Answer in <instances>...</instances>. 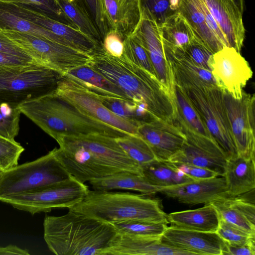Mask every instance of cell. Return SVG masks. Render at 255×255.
Wrapping results in <instances>:
<instances>
[{"mask_svg":"<svg viewBox=\"0 0 255 255\" xmlns=\"http://www.w3.org/2000/svg\"><path fill=\"white\" fill-rule=\"evenodd\" d=\"M208 203L216 210L220 219L251 234L255 235V226L250 223L231 205L228 196L215 197Z\"/></svg>","mask_w":255,"mask_h":255,"instance_id":"cell-34","label":"cell"},{"mask_svg":"<svg viewBox=\"0 0 255 255\" xmlns=\"http://www.w3.org/2000/svg\"><path fill=\"white\" fill-rule=\"evenodd\" d=\"M33 64H40L34 61L18 56L0 52V67H24Z\"/></svg>","mask_w":255,"mask_h":255,"instance_id":"cell-49","label":"cell"},{"mask_svg":"<svg viewBox=\"0 0 255 255\" xmlns=\"http://www.w3.org/2000/svg\"><path fill=\"white\" fill-rule=\"evenodd\" d=\"M62 73L41 64L0 67V105L18 107L25 102L55 93Z\"/></svg>","mask_w":255,"mask_h":255,"instance_id":"cell-6","label":"cell"},{"mask_svg":"<svg viewBox=\"0 0 255 255\" xmlns=\"http://www.w3.org/2000/svg\"><path fill=\"white\" fill-rule=\"evenodd\" d=\"M97 96L102 104L115 114L136 122L135 104L133 101L117 97Z\"/></svg>","mask_w":255,"mask_h":255,"instance_id":"cell-42","label":"cell"},{"mask_svg":"<svg viewBox=\"0 0 255 255\" xmlns=\"http://www.w3.org/2000/svg\"><path fill=\"white\" fill-rule=\"evenodd\" d=\"M163 46L174 84L185 90L217 86L210 71L195 65L182 50L164 43Z\"/></svg>","mask_w":255,"mask_h":255,"instance_id":"cell-20","label":"cell"},{"mask_svg":"<svg viewBox=\"0 0 255 255\" xmlns=\"http://www.w3.org/2000/svg\"><path fill=\"white\" fill-rule=\"evenodd\" d=\"M216 232L225 242L228 244H245L255 241V235L251 234L221 219Z\"/></svg>","mask_w":255,"mask_h":255,"instance_id":"cell-41","label":"cell"},{"mask_svg":"<svg viewBox=\"0 0 255 255\" xmlns=\"http://www.w3.org/2000/svg\"><path fill=\"white\" fill-rule=\"evenodd\" d=\"M117 233L139 237H160L167 228V224L138 220L122 221L112 224Z\"/></svg>","mask_w":255,"mask_h":255,"instance_id":"cell-35","label":"cell"},{"mask_svg":"<svg viewBox=\"0 0 255 255\" xmlns=\"http://www.w3.org/2000/svg\"><path fill=\"white\" fill-rule=\"evenodd\" d=\"M56 155L67 171L81 182L120 172L141 175V167L124 151L115 138L99 134L62 135L56 140Z\"/></svg>","mask_w":255,"mask_h":255,"instance_id":"cell-1","label":"cell"},{"mask_svg":"<svg viewBox=\"0 0 255 255\" xmlns=\"http://www.w3.org/2000/svg\"><path fill=\"white\" fill-rule=\"evenodd\" d=\"M70 176L57 159L55 148L32 161L3 171L0 178V200L35 192Z\"/></svg>","mask_w":255,"mask_h":255,"instance_id":"cell-7","label":"cell"},{"mask_svg":"<svg viewBox=\"0 0 255 255\" xmlns=\"http://www.w3.org/2000/svg\"><path fill=\"white\" fill-rule=\"evenodd\" d=\"M141 170V176L149 184L161 188L195 180L169 161L155 159L142 166Z\"/></svg>","mask_w":255,"mask_h":255,"instance_id":"cell-29","label":"cell"},{"mask_svg":"<svg viewBox=\"0 0 255 255\" xmlns=\"http://www.w3.org/2000/svg\"><path fill=\"white\" fill-rule=\"evenodd\" d=\"M137 134L149 145L156 158L168 161L181 148L185 138L175 121L155 119L139 125Z\"/></svg>","mask_w":255,"mask_h":255,"instance_id":"cell-17","label":"cell"},{"mask_svg":"<svg viewBox=\"0 0 255 255\" xmlns=\"http://www.w3.org/2000/svg\"><path fill=\"white\" fill-rule=\"evenodd\" d=\"M60 216H46L44 239L57 255H106L117 231L107 223L68 209Z\"/></svg>","mask_w":255,"mask_h":255,"instance_id":"cell-3","label":"cell"},{"mask_svg":"<svg viewBox=\"0 0 255 255\" xmlns=\"http://www.w3.org/2000/svg\"><path fill=\"white\" fill-rule=\"evenodd\" d=\"M103 48L109 55L115 57H121L124 53L123 40L115 32L109 31L103 40Z\"/></svg>","mask_w":255,"mask_h":255,"instance_id":"cell-45","label":"cell"},{"mask_svg":"<svg viewBox=\"0 0 255 255\" xmlns=\"http://www.w3.org/2000/svg\"><path fill=\"white\" fill-rule=\"evenodd\" d=\"M175 167L193 180H200L218 176L215 172L190 164L171 162Z\"/></svg>","mask_w":255,"mask_h":255,"instance_id":"cell-46","label":"cell"},{"mask_svg":"<svg viewBox=\"0 0 255 255\" xmlns=\"http://www.w3.org/2000/svg\"><path fill=\"white\" fill-rule=\"evenodd\" d=\"M29 255L28 251L14 245H8L5 247H0V255Z\"/></svg>","mask_w":255,"mask_h":255,"instance_id":"cell-51","label":"cell"},{"mask_svg":"<svg viewBox=\"0 0 255 255\" xmlns=\"http://www.w3.org/2000/svg\"><path fill=\"white\" fill-rule=\"evenodd\" d=\"M223 177L228 196H237L255 189V158L238 156L228 160Z\"/></svg>","mask_w":255,"mask_h":255,"instance_id":"cell-24","label":"cell"},{"mask_svg":"<svg viewBox=\"0 0 255 255\" xmlns=\"http://www.w3.org/2000/svg\"><path fill=\"white\" fill-rule=\"evenodd\" d=\"M0 32L39 64L62 74L91 61V55L45 38L8 30Z\"/></svg>","mask_w":255,"mask_h":255,"instance_id":"cell-9","label":"cell"},{"mask_svg":"<svg viewBox=\"0 0 255 255\" xmlns=\"http://www.w3.org/2000/svg\"><path fill=\"white\" fill-rule=\"evenodd\" d=\"M88 186L73 176L33 192L10 196L0 201L31 214L49 212L56 208H70L81 201Z\"/></svg>","mask_w":255,"mask_h":255,"instance_id":"cell-10","label":"cell"},{"mask_svg":"<svg viewBox=\"0 0 255 255\" xmlns=\"http://www.w3.org/2000/svg\"><path fill=\"white\" fill-rule=\"evenodd\" d=\"M89 65L119 87L132 101L145 103L155 118L175 120V105L167 90L155 76L123 55L115 57L103 48L99 49L91 55Z\"/></svg>","mask_w":255,"mask_h":255,"instance_id":"cell-2","label":"cell"},{"mask_svg":"<svg viewBox=\"0 0 255 255\" xmlns=\"http://www.w3.org/2000/svg\"><path fill=\"white\" fill-rule=\"evenodd\" d=\"M223 93L238 155L245 159L255 158V95L244 91L242 98L237 99Z\"/></svg>","mask_w":255,"mask_h":255,"instance_id":"cell-12","label":"cell"},{"mask_svg":"<svg viewBox=\"0 0 255 255\" xmlns=\"http://www.w3.org/2000/svg\"><path fill=\"white\" fill-rule=\"evenodd\" d=\"M225 243V247L223 255H255V241L245 244H231L226 242Z\"/></svg>","mask_w":255,"mask_h":255,"instance_id":"cell-50","label":"cell"},{"mask_svg":"<svg viewBox=\"0 0 255 255\" xmlns=\"http://www.w3.org/2000/svg\"><path fill=\"white\" fill-rule=\"evenodd\" d=\"M123 42L124 50L123 55L132 63L156 77L147 52L137 38L131 35L124 39Z\"/></svg>","mask_w":255,"mask_h":255,"instance_id":"cell-37","label":"cell"},{"mask_svg":"<svg viewBox=\"0 0 255 255\" xmlns=\"http://www.w3.org/2000/svg\"><path fill=\"white\" fill-rule=\"evenodd\" d=\"M65 14L82 33L103 47V39L92 17L81 0H57Z\"/></svg>","mask_w":255,"mask_h":255,"instance_id":"cell-31","label":"cell"},{"mask_svg":"<svg viewBox=\"0 0 255 255\" xmlns=\"http://www.w3.org/2000/svg\"><path fill=\"white\" fill-rule=\"evenodd\" d=\"M63 75L96 95L131 100L119 87L93 69L89 64L77 67Z\"/></svg>","mask_w":255,"mask_h":255,"instance_id":"cell-27","label":"cell"},{"mask_svg":"<svg viewBox=\"0 0 255 255\" xmlns=\"http://www.w3.org/2000/svg\"><path fill=\"white\" fill-rule=\"evenodd\" d=\"M179 12L187 21L195 36L213 53L225 47L208 26L201 0H181Z\"/></svg>","mask_w":255,"mask_h":255,"instance_id":"cell-26","label":"cell"},{"mask_svg":"<svg viewBox=\"0 0 255 255\" xmlns=\"http://www.w3.org/2000/svg\"><path fill=\"white\" fill-rule=\"evenodd\" d=\"M3 172V171L2 170L0 169V177H1V176L2 175V174Z\"/></svg>","mask_w":255,"mask_h":255,"instance_id":"cell-53","label":"cell"},{"mask_svg":"<svg viewBox=\"0 0 255 255\" xmlns=\"http://www.w3.org/2000/svg\"><path fill=\"white\" fill-rule=\"evenodd\" d=\"M21 112L18 107L0 105V136L14 140L19 129Z\"/></svg>","mask_w":255,"mask_h":255,"instance_id":"cell-39","label":"cell"},{"mask_svg":"<svg viewBox=\"0 0 255 255\" xmlns=\"http://www.w3.org/2000/svg\"><path fill=\"white\" fill-rule=\"evenodd\" d=\"M183 51L195 65L210 71L209 63L214 53L196 36Z\"/></svg>","mask_w":255,"mask_h":255,"instance_id":"cell-43","label":"cell"},{"mask_svg":"<svg viewBox=\"0 0 255 255\" xmlns=\"http://www.w3.org/2000/svg\"><path fill=\"white\" fill-rule=\"evenodd\" d=\"M163 43L184 51L195 35L185 19L179 12L160 26Z\"/></svg>","mask_w":255,"mask_h":255,"instance_id":"cell-32","label":"cell"},{"mask_svg":"<svg viewBox=\"0 0 255 255\" xmlns=\"http://www.w3.org/2000/svg\"><path fill=\"white\" fill-rule=\"evenodd\" d=\"M0 52L18 56L28 60L34 61L38 63L35 60L30 57L22 49L15 45L8 38L3 35L0 32Z\"/></svg>","mask_w":255,"mask_h":255,"instance_id":"cell-48","label":"cell"},{"mask_svg":"<svg viewBox=\"0 0 255 255\" xmlns=\"http://www.w3.org/2000/svg\"><path fill=\"white\" fill-rule=\"evenodd\" d=\"M96 25L103 40L109 32L100 0H81Z\"/></svg>","mask_w":255,"mask_h":255,"instance_id":"cell-44","label":"cell"},{"mask_svg":"<svg viewBox=\"0 0 255 255\" xmlns=\"http://www.w3.org/2000/svg\"><path fill=\"white\" fill-rule=\"evenodd\" d=\"M209 65L217 87L222 92L241 99L253 71L240 52L232 47L225 46L213 54Z\"/></svg>","mask_w":255,"mask_h":255,"instance_id":"cell-13","label":"cell"},{"mask_svg":"<svg viewBox=\"0 0 255 255\" xmlns=\"http://www.w3.org/2000/svg\"><path fill=\"white\" fill-rule=\"evenodd\" d=\"M5 2L18 15L50 31L65 46L90 55L103 48L77 29L51 18L33 7L22 3Z\"/></svg>","mask_w":255,"mask_h":255,"instance_id":"cell-16","label":"cell"},{"mask_svg":"<svg viewBox=\"0 0 255 255\" xmlns=\"http://www.w3.org/2000/svg\"><path fill=\"white\" fill-rule=\"evenodd\" d=\"M6 2L22 3L33 7L43 14L76 28L73 23L63 11L57 0H0ZM77 29V28H76Z\"/></svg>","mask_w":255,"mask_h":255,"instance_id":"cell-38","label":"cell"},{"mask_svg":"<svg viewBox=\"0 0 255 255\" xmlns=\"http://www.w3.org/2000/svg\"><path fill=\"white\" fill-rule=\"evenodd\" d=\"M241 12L243 13L245 9V0H234Z\"/></svg>","mask_w":255,"mask_h":255,"instance_id":"cell-52","label":"cell"},{"mask_svg":"<svg viewBox=\"0 0 255 255\" xmlns=\"http://www.w3.org/2000/svg\"><path fill=\"white\" fill-rule=\"evenodd\" d=\"M179 126L185 138L180 149L168 161L205 168L223 176L227 159L214 139Z\"/></svg>","mask_w":255,"mask_h":255,"instance_id":"cell-14","label":"cell"},{"mask_svg":"<svg viewBox=\"0 0 255 255\" xmlns=\"http://www.w3.org/2000/svg\"><path fill=\"white\" fill-rule=\"evenodd\" d=\"M173 100L176 111L174 121L179 126L212 138L186 91L175 84L173 88Z\"/></svg>","mask_w":255,"mask_h":255,"instance_id":"cell-30","label":"cell"},{"mask_svg":"<svg viewBox=\"0 0 255 255\" xmlns=\"http://www.w3.org/2000/svg\"><path fill=\"white\" fill-rule=\"evenodd\" d=\"M209 133L227 160L237 157L223 92L217 87H200L185 90Z\"/></svg>","mask_w":255,"mask_h":255,"instance_id":"cell-8","label":"cell"},{"mask_svg":"<svg viewBox=\"0 0 255 255\" xmlns=\"http://www.w3.org/2000/svg\"><path fill=\"white\" fill-rule=\"evenodd\" d=\"M159 192L189 205L206 204L215 197L227 196L225 178L219 176L161 188Z\"/></svg>","mask_w":255,"mask_h":255,"instance_id":"cell-19","label":"cell"},{"mask_svg":"<svg viewBox=\"0 0 255 255\" xmlns=\"http://www.w3.org/2000/svg\"><path fill=\"white\" fill-rule=\"evenodd\" d=\"M89 183L95 190H128L148 196L159 192L161 189L149 184L141 175L130 172H120Z\"/></svg>","mask_w":255,"mask_h":255,"instance_id":"cell-28","label":"cell"},{"mask_svg":"<svg viewBox=\"0 0 255 255\" xmlns=\"http://www.w3.org/2000/svg\"><path fill=\"white\" fill-rule=\"evenodd\" d=\"M141 12L149 15L160 26L179 13L181 0H139Z\"/></svg>","mask_w":255,"mask_h":255,"instance_id":"cell-36","label":"cell"},{"mask_svg":"<svg viewBox=\"0 0 255 255\" xmlns=\"http://www.w3.org/2000/svg\"><path fill=\"white\" fill-rule=\"evenodd\" d=\"M24 148L15 140L0 136V169L4 171L18 164Z\"/></svg>","mask_w":255,"mask_h":255,"instance_id":"cell-40","label":"cell"},{"mask_svg":"<svg viewBox=\"0 0 255 255\" xmlns=\"http://www.w3.org/2000/svg\"><path fill=\"white\" fill-rule=\"evenodd\" d=\"M188 255L190 253L162 243L160 237H139L117 233L106 255Z\"/></svg>","mask_w":255,"mask_h":255,"instance_id":"cell-23","label":"cell"},{"mask_svg":"<svg viewBox=\"0 0 255 255\" xmlns=\"http://www.w3.org/2000/svg\"><path fill=\"white\" fill-rule=\"evenodd\" d=\"M132 35L147 51L156 77L167 90L173 99L174 81L164 51L160 26L149 15L141 12L140 20Z\"/></svg>","mask_w":255,"mask_h":255,"instance_id":"cell-15","label":"cell"},{"mask_svg":"<svg viewBox=\"0 0 255 255\" xmlns=\"http://www.w3.org/2000/svg\"><path fill=\"white\" fill-rule=\"evenodd\" d=\"M18 108L55 140L62 135L99 134L116 138L130 134L85 114L55 92Z\"/></svg>","mask_w":255,"mask_h":255,"instance_id":"cell-4","label":"cell"},{"mask_svg":"<svg viewBox=\"0 0 255 255\" xmlns=\"http://www.w3.org/2000/svg\"><path fill=\"white\" fill-rule=\"evenodd\" d=\"M109 31L123 40L134 31L141 17L139 0H100Z\"/></svg>","mask_w":255,"mask_h":255,"instance_id":"cell-22","label":"cell"},{"mask_svg":"<svg viewBox=\"0 0 255 255\" xmlns=\"http://www.w3.org/2000/svg\"><path fill=\"white\" fill-rule=\"evenodd\" d=\"M115 139L128 155L140 167L157 159L149 145L138 135L128 134Z\"/></svg>","mask_w":255,"mask_h":255,"instance_id":"cell-33","label":"cell"},{"mask_svg":"<svg viewBox=\"0 0 255 255\" xmlns=\"http://www.w3.org/2000/svg\"><path fill=\"white\" fill-rule=\"evenodd\" d=\"M162 243L192 255H223L225 243L216 232H205L170 226L161 236Z\"/></svg>","mask_w":255,"mask_h":255,"instance_id":"cell-18","label":"cell"},{"mask_svg":"<svg viewBox=\"0 0 255 255\" xmlns=\"http://www.w3.org/2000/svg\"><path fill=\"white\" fill-rule=\"evenodd\" d=\"M223 32L229 47L240 52L246 36L243 13L234 0H202Z\"/></svg>","mask_w":255,"mask_h":255,"instance_id":"cell-21","label":"cell"},{"mask_svg":"<svg viewBox=\"0 0 255 255\" xmlns=\"http://www.w3.org/2000/svg\"><path fill=\"white\" fill-rule=\"evenodd\" d=\"M228 197L231 205L250 223L255 226V204L244 200L240 196Z\"/></svg>","mask_w":255,"mask_h":255,"instance_id":"cell-47","label":"cell"},{"mask_svg":"<svg viewBox=\"0 0 255 255\" xmlns=\"http://www.w3.org/2000/svg\"><path fill=\"white\" fill-rule=\"evenodd\" d=\"M219 220L216 210L208 203L196 209L167 214L168 222L172 226L205 232H216Z\"/></svg>","mask_w":255,"mask_h":255,"instance_id":"cell-25","label":"cell"},{"mask_svg":"<svg viewBox=\"0 0 255 255\" xmlns=\"http://www.w3.org/2000/svg\"><path fill=\"white\" fill-rule=\"evenodd\" d=\"M68 209L111 224L130 220L168 224L159 200L141 193L89 190Z\"/></svg>","mask_w":255,"mask_h":255,"instance_id":"cell-5","label":"cell"},{"mask_svg":"<svg viewBox=\"0 0 255 255\" xmlns=\"http://www.w3.org/2000/svg\"><path fill=\"white\" fill-rule=\"evenodd\" d=\"M55 93L85 114L127 133L138 135L137 123L115 114L96 95L63 74Z\"/></svg>","mask_w":255,"mask_h":255,"instance_id":"cell-11","label":"cell"}]
</instances>
